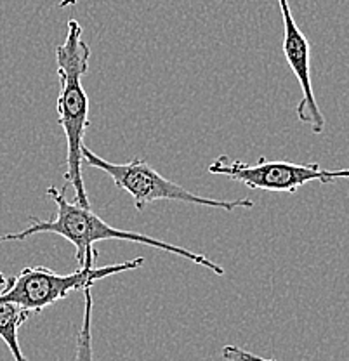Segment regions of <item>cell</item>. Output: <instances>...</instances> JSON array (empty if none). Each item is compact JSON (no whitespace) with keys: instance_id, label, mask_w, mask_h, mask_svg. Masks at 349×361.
<instances>
[{"instance_id":"6da1fadb","label":"cell","mask_w":349,"mask_h":361,"mask_svg":"<svg viewBox=\"0 0 349 361\" xmlns=\"http://www.w3.org/2000/svg\"><path fill=\"white\" fill-rule=\"evenodd\" d=\"M47 197L56 203V217L54 219L42 221L37 217H30V226L23 231L18 233H7V235L0 236V243L2 242H23L30 236L42 235V233H52V235L63 236L68 240L71 245L75 247V261H77L78 268L84 266H92L94 259H96L97 252L94 250V245L103 240H123V242L141 243V245H148L159 250L169 252L178 257L188 259L193 264L204 266L216 273L217 276H224L226 271L223 266L214 262L207 255L198 254V252L190 250V248L172 245V243L164 242V240L153 238V236L142 235V233L129 231V229H118L114 228L101 219L96 212H92L91 207H82L80 203L70 202L66 198L65 190H58V188L51 186L47 188Z\"/></svg>"},{"instance_id":"7a4b0ae2","label":"cell","mask_w":349,"mask_h":361,"mask_svg":"<svg viewBox=\"0 0 349 361\" xmlns=\"http://www.w3.org/2000/svg\"><path fill=\"white\" fill-rule=\"evenodd\" d=\"M91 49L82 40L80 23L70 20L65 42L56 47V63L59 75L58 116L66 139V184L75 190V202L91 207L82 174L84 135L89 129V97L82 85V77L89 70Z\"/></svg>"},{"instance_id":"3957f363","label":"cell","mask_w":349,"mask_h":361,"mask_svg":"<svg viewBox=\"0 0 349 361\" xmlns=\"http://www.w3.org/2000/svg\"><path fill=\"white\" fill-rule=\"evenodd\" d=\"M82 161L99 169L104 174L110 176L114 184L118 190L127 191L133 197L136 209L141 210L153 202H181L191 205L210 207V209H223L226 212L236 209H254V202L249 198H238V200H216V198H205L197 193H191L176 180H171L160 176L149 164L141 158L127 161V164H114L101 158L85 145L80 148Z\"/></svg>"},{"instance_id":"277c9868","label":"cell","mask_w":349,"mask_h":361,"mask_svg":"<svg viewBox=\"0 0 349 361\" xmlns=\"http://www.w3.org/2000/svg\"><path fill=\"white\" fill-rule=\"evenodd\" d=\"M209 172L214 176H224L245 184L250 190L275 191V193H295L299 188L311 180L322 184L349 179V169L325 171L318 164H292V161H269L259 158L256 165H249L242 160H230L228 157H217L209 165Z\"/></svg>"},{"instance_id":"5b68a950","label":"cell","mask_w":349,"mask_h":361,"mask_svg":"<svg viewBox=\"0 0 349 361\" xmlns=\"http://www.w3.org/2000/svg\"><path fill=\"white\" fill-rule=\"evenodd\" d=\"M278 4L281 20H283V54L302 90V99L299 101L295 113H298L299 122L304 126H310L314 134H322L325 130V116L318 106L313 82H311L310 40L306 39V35L295 23L288 0H278Z\"/></svg>"},{"instance_id":"8992f818","label":"cell","mask_w":349,"mask_h":361,"mask_svg":"<svg viewBox=\"0 0 349 361\" xmlns=\"http://www.w3.org/2000/svg\"><path fill=\"white\" fill-rule=\"evenodd\" d=\"M30 318V311L13 302H0V338L9 348L14 361H28L20 348V329Z\"/></svg>"},{"instance_id":"52a82bcc","label":"cell","mask_w":349,"mask_h":361,"mask_svg":"<svg viewBox=\"0 0 349 361\" xmlns=\"http://www.w3.org/2000/svg\"><path fill=\"white\" fill-rule=\"evenodd\" d=\"M84 318L77 337L75 361H94L92 355V287L84 288Z\"/></svg>"},{"instance_id":"ba28073f","label":"cell","mask_w":349,"mask_h":361,"mask_svg":"<svg viewBox=\"0 0 349 361\" xmlns=\"http://www.w3.org/2000/svg\"><path fill=\"white\" fill-rule=\"evenodd\" d=\"M221 355L228 361H276L275 358H262V356L254 355V353L243 351L242 348H236V345H224Z\"/></svg>"},{"instance_id":"9c48e42d","label":"cell","mask_w":349,"mask_h":361,"mask_svg":"<svg viewBox=\"0 0 349 361\" xmlns=\"http://www.w3.org/2000/svg\"><path fill=\"white\" fill-rule=\"evenodd\" d=\"M80 2V0H61V2H59V9H65V7H70V6H75V4H78Z\"/></svg>"},{"instance_id":"30bf717a","label":"cell","mask_w":349,"mask_h":361,"mask_svg":"<svg viewBox=\"0 0 349 361\" xmlns=\"http://www.w3.org/2000/svg\"><path fill=\"white\" fill-rule=\"evenodd\" d=\"M6 283H7V278L4 276V273L0 271V285H6Z\"/></svg>"}]
</instances>
